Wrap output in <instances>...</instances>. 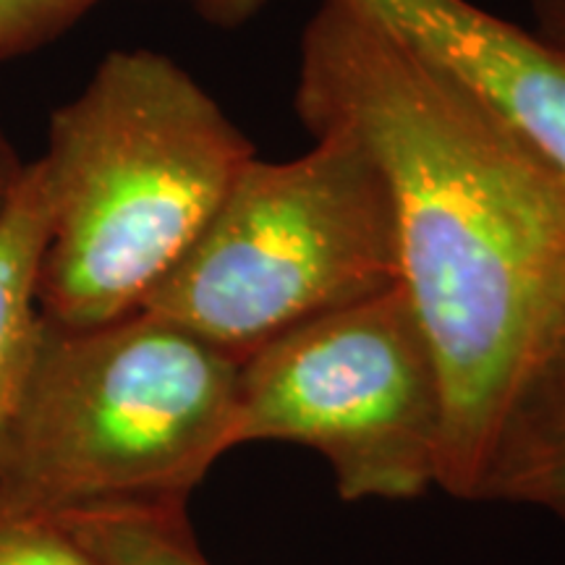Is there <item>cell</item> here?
<instances>
[{
    "instance_id": "cell-1",
    "label": "cell",
    "mask_w": 565,
    "mask_h": 565,
    "mask_svg": "<svg viewBox=\"0 0 565 565\" xmlns=\"http://www.w3.org/2000/svg\"><path fill=\"white\" fill-rule=\"evenodd\" d=\"M294 105L387 183L401 288L445 398L440 487L469 500L515 383L565 317V179L351 0H320Z\"/></svg>"
},
{
    "instance_id": "cell-14",
    "label": "cell",
    "mask_w": 565,
    "mask_h": 565,
    "mask_svg": "<svg viewBox=\"0 0 565 565\" xmlns=\"http://www.w3.org/2000/svg\"><path fill=\"white\" fill-rule=\"evenodd\" d=\"M21 171H24V162L17 158L11 141L0 131V210H3L6 200H9L11 189L17 186Z\"/></svg>"
},
{
    "instance_id": "cell-8",
    "label": "cell",
    "mask_w": 565,
    "mask_h": 565,
    "mask_svg": "<svg viewBox=\"0 0 565 565\" xmlns=\"http://www.w3.org/2000/svg\"><path fill=\"white\" fill-rule=\"evenodd\" d=\"M53 200L45 168L26 162L0 210V433L17 406L40 338V267Z\"/></svg>"
},
{
    "instance_id": "cell-7",
    "label": "cell",
    "mask_w": 565,
    "mask_h": 565,
    "mask_svg": "<svg viewBox=\"0 0 565 565\" xmlns=\"http://www.w3.org/2000/svg\"><path fill=\"white\" fill-rule=\"evenodd\" d=\"M471 503L534 505L565 521V317L515 383Z\"/></svg>"
},
{
    "instance_id": "cell-10",
    "label": "cell",
    "mask_w": 565,
    "mask_h": 565,
    "mask_svg": "<svg viewBox=\"0 0 565 565\" xmlns=\"http://www.w3.org/2000/svg\"><path fill=\"white\" fill-rule=\"evenodd\" d=\"M100 0H0V61L40 51Z\"/></svg>"
},
{
    "instance_id": "cell-6",
    "label": "cell",
    "mask_w": 565,
    "mask_h": 565,
    "mask_svg": "<svg viewBox=\"0 0 565 565\" xmlns=\"http://www.w3.org/2000/svg\"><path fill=\"white\" fill-rule=\"evenodd\" d=\"M565 179V53L469 0H351Z\"/></svg>"
},
{
    "instance_id": "cell-11",
    "label": "cell",
    "mask_w": 565,
    "mask_h": 565,
    "mask_svg": "<svg viewBox=\"0 0 565 565\" xmlns=\"http://www.w3.org/2000/svg\"><path fill=\"white\" fill-rule=\"evenodd\" d=\"M0 565H95L61 524L0 526Z\"/></svg>"
},
{
    "instance_id": "cell-12",
    "label": "cell",
    "mask_w": 565,
    "mask_h": 565,
    "mask_svg": "<svg viewBox=\"0 0 565 565\" xmlns=\"http://www.w3.org/2000/svg\"><path fill=\"white\" fill-rule=\"evenodd\" d=\"M192 9L212 26L221 30H236L259 17L267 0H186Z\"/></svg>"
},
{
    "instance_id": "cell-3",
    "label": "cell",
    "mask_w": 565,
    "mask_h": 565,
    "mask_svg": "<svg viewBox=\"0 0 565 565\" xmlns=\"http://www.w3.org/2000/svg\"><path fill=\"white\" fill-rule=\"evenodd\" d=\"M238 359L158 315L97 328L42 317L0 433V526L186 505L233 448Z\"/></svg>"
},
{
    "instance_id": "cell-4",
    "label": "cell",
    "mask_w": 565,
    "mask_h": 565,
    "mask_svg": "<svg viewBox=\"0 0 565 565\" xmlns=\"http://www.w3.org/2000/svg\"><path fill=\"white\" fill-rule=\"evenodd\" d=\"M312 139L294 160L246 162L145 312L242 362L303 322L401 286L377 162L343 131Z\"/></svg>"
},
{
    "instance_id": "cell-13",
    "label": "cell",
    "mask_w": 565,
    "mask_h": 565,
    "mask_svg": "<svg viewBox=\"0 0 565 565\" xmlns=\"http://www.w3.org/2000/svg\"><path fill=\"white\" fill-rule=\"evenodd\" d=\"M536 32L565 53V0H532Z\"/></svg>"
},
{
    "instance_id": "cell-2",
    "label": "cell",
    "mask_w": 565,
    "mask_h": 565,
    "mask_svg": "<svg viewBox=\"0 0 565 565\" xmlns=\"http://www.w3.org/2000/svg\"><path fill=\"white\" fill-rule=\"evenodd\" d=\"M254 154L173 58L105 55L79 95L53 113L40 158L53 200L40 315L82 330L139 312Z\"/></svg>"
},
{
    "instance_id": "cell-9",
    "label": "cell",
    "mask_w": 565,
    "mask_h": 565,
    "mask_svg": "<svg viewBox=\"0 0 565 565\" xmlns=\"http://www.w3.org/2000/svg\"><path fill=\"white\" fill-rule=\"evenodd\" d=\"M95 565H212L186 505L76 513L55 521Z\"/></svg>"
},
{
    "instance_id": "cell-5",
    "label": "cell",
    "mask_w": 565,
    "mask_h": 565,
    "mask_svg": "<svg viewBox=\"0 0 565 565\" xmlns=\"http://www.w3.org/2000/svg\"><path fill=\"white\" fill-rule=\"evenodd\" d=\"M244 443L317 450L345 503L440 487V370L404 288L303 322L244 356L233 448Z\"/></svg>"
}]
</instances>
